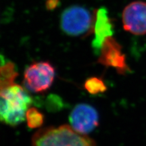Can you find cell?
I'll list each match as a JSON object with an SVG mask.
<instances>
[{"label": "cell", "mask_w": 146, "mask_h": 146, "mask_svg": "<svg viewBox=\"0 0 146 146\" xmlns=\"http://www.w3.org/2000/svg\"><path fill=\"white\" fill-rule=\"evenodd\" d=\"M32 99L26 90L14 82L0 85V121L16 126L25 120Z\"/></svg>", "instance_id": "cell-1"}, {"label": "cell", "mask_w": 146, "mask_h": 146, "mask_svg": "<svg viewBox=\"0 0 146 146\" xmlns=\"http://www.w3.org/2000/svg\"><path fill=\"white\" fill-rule=\"evenodd\" d=\"M32 143L33 146H96L92 139L66 125L40 129L33 136Z\"/></svg>", "instance_id": "cell-2"}, {"label": "cell", "mask_w": 146, "mask_h": 146, "mask_svg": "<svg viewBox=\"0 0 146 146\" xmlns=\"http://www.w3.org/2000/svg\"><path fill=\"white\" fill-rule=\"evenodd\" d=\"M95 18L89 10L79 5L68 7L64 11L60 18V26L66 34L80 36L88 32L94 27Z\"/></svg>", "instance_id": "cell-3"}, {"label": "cell", "mask_w": 146, "mask_h": 146, "mask_svg": "<svg viewBox=\"0 0 146 146\" xmlns=\"http://www.w3.org/2000/svg\"><path fill=\"white\" fill-rule=\"evenodd\" d=\"M55 74V68L50 63L47 62L34 63L25 70L24 85L31 92H43L52 86Z\"/></svg>", "instance_id": "cell-4"}, {"label": "cell", "mask_w": 146, "mask_h": 146, "mask_svg": "<svg viewBox=\"0 0 146 146\" xmlns=\"http://www.w3.org/2000/svg\"><path fill=\"white\" fill-rule=\"evenodd\" d=\"M123 28L135 35H146V2L133 1L124 9L122 15Z\"/></svg>", "instance_id": "cell-5"}, {"label": "cell", "mask_w": 146, "mask_h": 146, "mask_svg": "<svg viewBox=\"0 0 146 146\" xmlns=\"http://www.w3.org/2000/svg\"><path fill=\"white\" fill-rule=\"evenodd\" d=\"M98 62L108 67H112L120 74L129 70L125 55L122 52V47L112 36H109L104 41L100 50Z\"/></svg>", "instance_id": "cell-6"}, {"label": "cell", "mask_w": 146, "mask_h": 146, "mask_svg": "<svg viewBox=\"0 0 146 146\" xmlns=\"http://www.w3.org/2000/svg\"><path fill=\"white\" fill-rule=\"evenodd\" d=\"M70 123L78 133L86 135L96 129L99 123V116L94 108L85 104L75 106L71 112Z\"/></svg>", "instance_id": "cell-7"}, {"label": "cell", "mask_w": 146, "mask_h": 146, "mask_svg": "<svg viewBox=\"0 0 146 146\" xmlns=\"http://www.w3.org/2000/svg\"><path fill=\"white\" fill-rule=\"evenodd\" d=\"M94 30L95 39L93 41V46L100 51L105 39L113 35L112 23L108 14L107 10L104 8L97 11L94 19Z\"/></svg>", "instance_id": "cell-8"}, {"label": "cell", "mask_w": 146, "mask_h": 146, "mask_svg": "<svg viewBox=\"0 0 146 146\" xmlns=\"http://www.w3.org/2000/svg\"><path fill=\"white\" fill-rule=\"evenodd\" d=\"M25 119L29 128L36 129L43 125L44 121V116L35 108H29L26 113Z\"/></svg>", "instance_id": "cell-9"}, {"label": "cell", "mask_w": 146, "mask_h": 146, "mask_svg": "<svg viewBox=\"0 0 146 146\" xmlns=\"http://www.w3.org/2000/svg\"><path fill=\"white\" fill-rule=\"evenodd\" d=\"M85 89L89 94L96 95L103 93L106 90V86L102 79L97 77L88 78L85 83Z\"/></svg>", "instance_id": "cell-10"}, {"label": "cell", "mask_w": 146, "mask_h": 146, "mask_svg": "<svg viewBox=\"0 0 146 146\" xmlns=\"http://www.w3.org/2000/svg\"><path fill=\"white\" fill-rule=\"evenodd\" d=\"M58 3V0H48L47 2V7L48 9H53L56 7Z\"/></svg>", "instance_id": "cell-11"}]
</instances>
